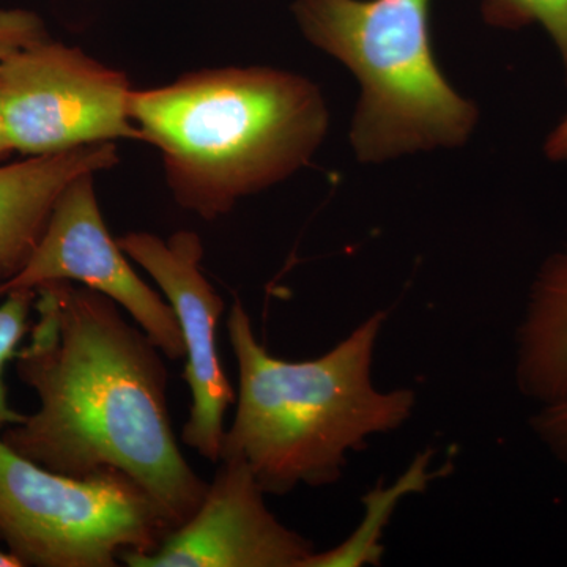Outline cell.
Here are the masks:
<instances>
[{
	"instance_id": "30bf717a",
	"label": "cell",
	"mask_w": 567,
	"mask_h": 567,
	"mask_svg": "<svg viewBox=\"0 0 567 567\" xmlns=\"http://www.w3.org/2000/svg\"><path fill=\"white\" fill-rule=\"evenodd\" d=\"M118 163L117 142H102L0 166V282L20 274L31 259L66 186Z\"/></svg>"
},
{
	"instance_id": "7a4b0ae2",
	"label": "cell",
	"mask_w": 567,
	"mask_h": 567,
	"mask_svg": "<svg viewBox=\"0 0 567 567\" xmlns=\"http://www.w3.org/2000/svg\"><path fill=\"white\" fill-rule=\"evenodd\" d=\"M130 115L141 142L162 156L175 203L208 223L305 169L330 130L316 82L262 65L203 69L133 89Z\"/></svg>"
},
{
	"instance_id": "3957f363",
	"label": "cell",
	"mask_w": 567,
	"mask_h": 567,
	"mask_svg": "<svg viewBox=\"0 0 567 567\" xmlns=\"http://www.w3.org/2000/svg\"><path fill=\"white\" fill-rule=\"evenodd\" d=\"M383 322L385 315L377 312L330 352L293 363L257 341L251 317L235 300L227 333L240 385L221 458L245 461L265 494L336 483L349 451L399 427L415 405L412 391L382 393L372 385Z\"/></svg>"
},
{
	"instance_id": "ba28073f",
	"label": "cell",
	"mask_w": 567,
	"mask_h": 567,
	"mask_svg": "<svg viewBox=\"0 0 567 567\" xmlns=\"http://www.w3.org/2000/svg\"><path fill=\"white\" fill-rule=\"evenodd\" d=\"M117 241L128 259L151 275L181 324L186 350L183 379L193 398L182 442L218 464L226 434L224 415L237 402V393L219 361L218 324L226 303L200 267L203 238L194 230H177L167 240L130 233Z\"/></svg>"
},
{
	"instance_id": "9a60e30c",
	"label": "cell",
	"mask_w": 567,
	"mask_h": 567,
	"mask_svg": "<svg viewBox=\"0 0 567 567\" xmlns=\"http://www.w3.org/2000/svg\"><path fill=\"white\" fill-rule=\"evenodd\" d=\"M50 37L44 22L33 11L0 9V63L13 52Z\"/></svg>"
},
{
	"instance_id": "ac0fdd59",
	"label": "cell",
	"mask_w": 567,
	"mask_h": 567,
	"mask_svg": "<svg viewBox=\"0 0 567 567\" xmlns=\"http://www.w3.org/2000/svg\"><path fill=\"white\" fill-rule=\"evenodd\" d=\"M11 152L9 137H7L6 122H3L2 99H0V158Z\"/></svg>"
},
{
	"instance_id": "52a82bcc",
	"label": "cell",
	"mask_w": 567,
	"mask_h": 567,
	"mask_svg": "<svg viewBox=\"0 0 567 567\" xmlns=\"http://www.w3.org/2000/svg\"><path fill=\"white\" fill-rule=\"evenodd\" d=\"M55 281L81 284L106 295L128 312L167 360H185V342L173 308L142 281L107 230L95 174L81 175L66 186L31 259L20 274L0 282V297Z\"/></svg>"
},
{
	"instance_id": "d6986e66",
	"label": "cell",
	"mask_w": 567,
	"mask_h": 567,
	"mask_svg": "<svg viewBox=\"0 0 567 567\" xmlns=\"http://www.w3.org/2000/svg\"><path fill=\"white\" fill-rule=\"evenodd\" d=\"M0 567H22L20 559L13 557L10 551L0 550Z\"/></svg>"
},
{
	"instance_id": "5bb4252c",
	"label": "cell",
	"mask_w": 567,
	"mask_h": 567,
	"mask_svg": "<svg viewBox=\"0 0 567 567\" xmlns=\"http://www.w3.org/2000/svg\"><path fill=\"white\" fill-rule=\"evenodd\" d=\"M33 303H35V290H21V292L6 295V300L0 305V431L21 423L24 417L9 404L6 383H3V368L7 361L14 358L22 338L31 330L29 317H31Z\"/></svg>"
},
{
	"instance_id": "5b68a950",
	"label": "cell",
	"mask_w": 567,
	"mask_h": 567,
	"mask_svg": "<svg viewBox=\"0 0 567 567\" xmlns=\"http://www.w3.org/2000/svg\"><path fill=\"white\" fill-rule=\"evenodd\" d=\"M177 528L162 503L121 470L73 477L0 439V540L22 567H115L153 554Z\"/></svg>"
},
{
	"instance_id": "e0dca14e",
	"label": "cell",
	"mask_w": 567,
	"mask_h": 567,
	"mask_svg": "<svg viewBox=\"0 0 567 567\" xmlns=\"http://www.w3.org/2000/svg\"><path fill=\"white\" fill-rule=\"evenodd\" d=\"M546 155L551 162H567V114L548 134L546 141Z\"/></svg>"
},
{
	"instance_id": "9c48e42d",
	"label": "cell",
	"mask_w": 567,
	"mask_h": 567,
	"mask_svg": "<svg viewBox=\"0 0 567 567\" xmlns=\"http://www.w3.org/2000/svg\"><path fill=\"white\" fill-rule=\"evenodd\" d=\"M207 494L188 520L153 554H123L130 567H303L315 554L306 537L276 518L252 470L221 458Z\"/></svg>"
},
{
	"instance_id": "277c9868",
	"label": "cell",
	"mask_w": 567,
	"mask_h": 567,
	"mask_svg": "<svg viewBox=\"0 0 567 567\" xmlns=\"http://www.w3.org/2000/svg\"><path fill=\"white\" fill-rule=\"evenodd\" d=\"M432 0H295L306 40L352 71L361 95L350 126L358 162L457 148L480 122L476 104L436 63Z\"/></svg>"
},
{
	"instance_id": "6da1fadb",
	"label": "cell",
	"mask_w": 567,
	"mask_h": 567,
	"mask_svg": "<svg viewBox=\"0 0 567 567\" xmlns=\"http://www.w3.org/2000/svg\"><path fill=\"white\" fill-rule=\"evenodd\" d=\"M31 341L14 353L39 409L10 425L14 453L54 473L133 476L177 527L207 494L178 447L162 350L106 295L70 281L35 289Z\"/></svg>"
},
{
	"instance_id": "2e32d148",
	"label": "cell",
	"mask_w": 567,
	"mask_h": 567,
	"mask_svg": "<svg viewBox=\"0 0 567 567\" xmlns=\"http://www.w3.org/2000/svg\"><path fill=\"white\" fill-rule=\"evenodd\" d=\"M536 429L544 442L567 462V395L544 406L536 417Z\"/></svg>"
},
{
	"instance_id": "8992f818",
	"label": "cell",
	"mask_w": 567,
	"mask_h": 567,
	"mask_svg": "<svg viewBox=\"0 0 567 567\" xmlns=\"http://www.w3.org/2000/svg\"><path fill=\"white\" fill-rule=\"evenodd\" d=\"M132 85L76 47L51 37L0 63V99L11 152L48 155L84 145L141 141Z\"/></svg>"
},
{
	"instance_id": "7c38bea8",
	"label": "cell",
	"mask_w": 567,
	"mask_h": 567,
	"mask_svg": "<svg viewBox=\"0 0 567 567\" xmlns=\"http://www.w3.org/2000/svg\"><path fill=\"white\" fill-rule=\"evenodd\" d=\"M429 454L417 457L404 476L388 488H375L364 496L368 513L361 527L341 546L328 551H315L306 559L303 567H357L380 561L382 546L379 544L382 529L393 514L402 495L421 491L427 484Z\"/></svg>"
},
{
	"instance_id": "4fadbf2b",
	"label": "cell",
	"mask_w": 567,
	"mask_h": 567,
	"mask_svg": "<svg viewBox=\"0 0 567 567\" xmlns=\"http://www.w3.org/2000/svg\"><path fill=\"white\" fill-rule=\"evenodd\" d=\"M483 14L494 28L540 25L557 47L567 80V0H484Z\"/></svg>"
},
{
	"instance_id": "8fae6325",
	"label": "cell",
	"mask_w": 567,
	"mask_h": 567,
	"mask_svg": "<svg viewBox=\"0 0 567 567\" xmlns=\"http://www.w3.org/2000/svg\"><path fill=\"white\" fill-rule=\"evenodd\" d=\"M518 385L550 404L567 395V248L548 262L522 324Z\"/></svg>"
}]
</instances>
